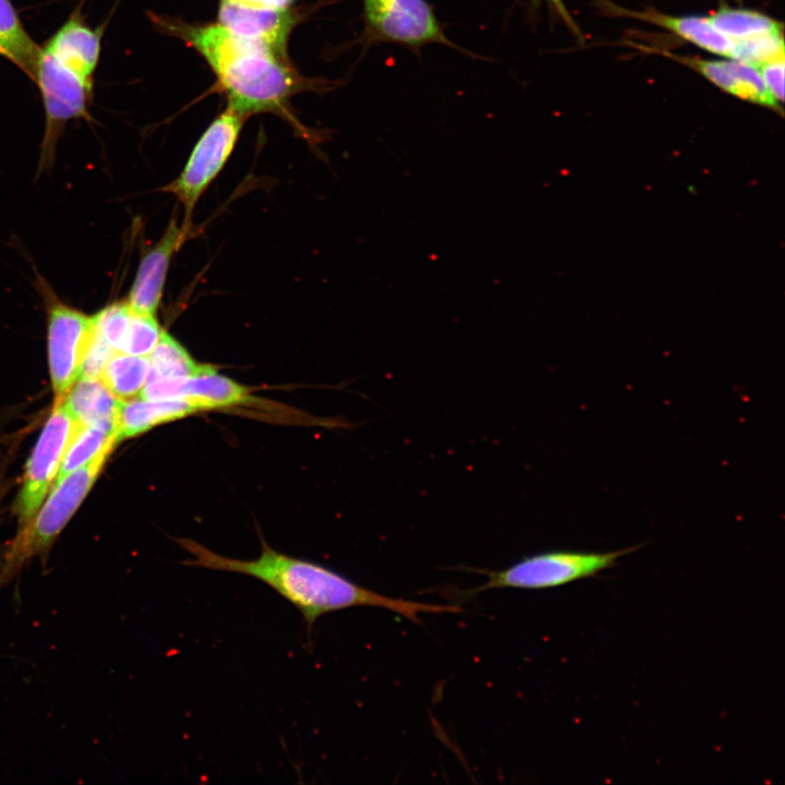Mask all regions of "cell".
Returning a JSON list of instances; mask_svg holds the SVG:
<instances>
[{"mask_svg": "<svg viewBox=\"0 0 785 785\" xmlns=\"http://www.w3.org/2000/svg\"><path fill=\"white\" fill-rule=\"evenodd\" d=\"M116 353L96 333L85 354L80 377L99 378L108 360Z\"/></svg>", "mask_w": 785, "mask_h": 785, "instance_id": "obj_25", "label": "cell"}, {"mask_svg": "<svg viewBox=\"0 0 785 785\" xmlns=\"http://www.w3.org/2000/svg\"><path fill=\"white\" fill-rule=\"evenodd\" d=\"M675 58L699 72L722 90L752 104L782 112V104L769 92L754 67L734 59Z\"/></svg>", "mask_w": 785, "mask_h": 785, "instance_id": "obj_12", "label": "cell"}, {"mask_svg": "<svg viewBox=\"0 0 785 785\" xmlns=\"http://www.w3.org/2000/svg\"><path fill=\"white\" fill-rule=\"evenodd\" d=\"M164 333L156 315L133 310L122 353L147 357Z\"/></svg>", "mask_w": 785, "mask_h": 785, "instance_id": "obj_24", "label": "cell"}, {"mask_svg": "<svg viewBox=\"0 0 785 785\" xmlns=\"http://www.w3.org/2000/svg\"><path fill=\"white\" fill-rule=\"evenodd\" d=\"M644 19L704 50L728 59H735L736 40L713 26L708 16H671L652 13L644 14Z\"/></svg>", "mask_w": 785, "mask_h": 785, "instance_id": "obj_17", "label": "cell"}, {"mask_svg": "<svg viewBox=\"0 0 785 785\" xmlns=\"http://www.w3.org/2000/svg\"><path fill=\"white\" fill-rule=\"evenodd\" d=\"M78 425L68 410L64 398L56 399L52 412L27 461L17 496L15 509L21 527L28 523L40 508Z\"/></svg>", "mask_w": 785, "mask_h": 785, "instance_id": "obj_8", "label": "cell"}, {"mask_svg": "<svg viewBox=\"0 0 785 785\" xmlns=\"http://www.w3.org/2000/svg\"><path fill=\"white\" fill-rule=\"evenodd\" d=\"M166 26L203 56L226 92L228 109L241 117L278 110L297 92L295 76L267 47L219 23Z\"/></svg>", "mask_w": 785, "mask_h": 785, "instance_id": "obj_2", "label": "cell"}, {"mask_svg": "<svg viewBox=\"0 0 785 785\" xmlns=\"http://www.w3.org/2000/svg\"><path fill=\"white\" fill-rule=\"evenodd\" d=\"M243 120V117L227 108L203 133L180 176L165 186L182 203L185 226L190 227L198 198L232 154Z\"/></svg>", "mask_w": 785, "mask_h": 785, "instance_id": "obj_7", "label": "cell"}, {"mask_svg": "<svg viewBox=\"0 0 785 785\" xmlns=\"http://www.w3.org/2000/svg\"><path fill=\"white\" fill-rule=\"evenodd\" d=\"M366 37L411 48L440 44L455 47L447 38L433 9L425 0H362Z\"/></svg>", "mask_w": 785, "mask_h": 785, "instance_id": "obj_9", "label": "cell"}, {"mask_svg": "<svg viewBox=\"0 0 785 785\" xmlns=\"http://www.w3.org/2000/svg\"><path fill=\"white\" fill-rule=\"evenodd\" d=\"M121 400L100 378L92 377H80L64 397L68 410L77 423L100 427L117 436Z\"/></svg>", "mask_w": 785, "mask_h": 785, "instance_id": "obj_14", "label": "cell"}, {"mask_svg": "<svg viewBox=\"0 0 785 785\" xmlns=\"http://www.w3.org/2000/svg\"><path fill=\"white\" fill-rule=\"evenodd\" d=\"M190 228L179 227L172 219L160 240L143 255L125 299L133 310L156 315L170 261L189 235Z\"/></svg>", "mask_w": 785, "mask_h": 785, "instance_id": "obj_11", "label": "cell"}, {"mask_svg": "<svg viewBox=\"0 0 785 785\" xmlns=\"http://www.w3.org/2000/svg\"><path fill=\"white\" fill-rule=\"evenodd\" d=\"M195 411L196 408L184 399L147 400L138 397L121 400L117 419L119 442Z\"/></svg>", "mask_w": 785, "mask_h": 785, "instance_id": "obj_16", "label": "cell"}, {"mask_svg": "<svg viewBox=\"0 0 785 785\" xmlns=\"http://www.w3.org/2000/svg\"><path fill=\"white\" fill-rule=\"evenodd\" d=\"M133 309L126 300L113 302L93 315L95 333L113 351L122 352Z\"/></svg>", "mask_w": 785, "mask_h": 785, "instance_id": "obj_23", "label": "cell"}, {"mask_svg": "<svg viewBox=\"0 0 785 785\" xmlns=\"http://www.w3.org/2000/svg\"><path fill=\"white\" fill-rule=\"evenodd\" d=\"M113 447H107L89 462L56 482L52 492L32 520L21 527L0 563V590L34 556H43L78 508L96 481Z\"/></svg>", "mask_w": 785, "mask_h": 785, "instance_id": "obj_3", "label": "cell"}, {"mask_svg": "<svg viewBox=\"0 0 785 785\" xmlns=\"http://www.w3.org/2000/svg\"><path fill=\"white\" fill-rule=\"evenodd\" d=\"M708 19L720 32L737 41L783 33L781 23L754 10L723 7Z\"/></svg>", "mask_w": 785, "mask_h": 785, "instance_id": "obj_19", "label": "cell"}, {"mask_svg": "<svg viewBox=\"0 0 785 785\" xmlns=\"http://www.w3.org/2000/svg\"><path fill=\"white\" fill-rule=\"evenodd\" d=\"M41 90L46 128L37 174L53 167L57 141L67 121L85 117L90 83L62 65L45 48L39 51L35 73Z\"/></svg>", "mask_w": 785, "mask_h": 785, "instance_id": "obj_6", "label": "cell"}, {"mask_svg": "<svg viewBox=\"0 0 785 785\" xmlns=\"http://www.w3.org/2000/svg\"><path fill=\"white\" fill-rule=\"evenodd\" d=\"M636 548L603 553L551 551L526 556L507 568L487 571V581L466 594L500 588L543 590L560 587L612 568L619 557Z\"/></svg>", "mask_w": 785, "mask_h": 785, "instance_id": "obj_4", "label": "cell"}, {"mask_svg": "<svg viewBox=\"0 0 785 785\" xmlns=\"http://www.w3.org/2000/svg\"><path fill=\"white\" fill-rule=\"evenodd\" d=\"M219 24L231 33L261 44L276 55L285 51L294 17L287 9L220 0Z\"/></svg>", "mask_w": 785, "mask_h": 785, "instance_id": "obj_10", "label": "cell"}, {"mask_svg": "<svg viewBox=\"0 0 785 785\" xmlns=\"http://www.w3.org/2000/svg\"><path fill=\"white\" fill-rule=\"evenodd\" d=\"M47 307L48 361L56 399L67 396L81 376L94 337L93 316L60 301L45 281L39 287Z\"/></svg>", "mask_w": 785, "mask_h": 785, "instance_id": "obj_5", "label": "cell"}, {"mask_svg": "<svg viewBox=\"0 0 785 785\" xmlns=\"http://www.w3.org/2000/svg\"><path fill=\"white\" fill-rule=\"evenodd\" d=\"M45 49L62 65L90 83L99 58L100 35L77 19H72L53 35Z\"/></svg>", "mask_w": 785, "mask_h": 785, "instance_id": "obj_13", "label": "cell"}, {"mask_svg": "<svg viewBox=\"0 0 785 785\" xmlns=\"http://www.w3.org/2000/svg\"><path fill=\"white\" fill-rule=\"evenodd\" d=\"M149 370L148 357L116 352L106 363L99 378L113 395L125 400L140 395Z\"/></svg>", "mask_w": 785, "mask_h": 785, "instance_id": "obj_18", "label": "cell"}, {"mask_svg": "<svg viewBox=\"0 0 785 785\" xmlns=\"http://www.w3.org/2000/svg\"><path fill=\"white\" fill-rule=\"evenodd\" d=\"M238 1H242L245 3L254 4V5L275 8V9H287V7L292 2V0H238Z\"/></svg>", "mask_w": 785, "mask_h": 785, "instance_id": "obj_28", "label": "cell"}, {"mask_svg": "<svg viewBox=\"0 0 785 785\" xmlns=\"http://www.w3.org/2000/svg\"><path fill=\"white\" fill-rule=\"evenodd\" d=\"M117 443L119 439L116 434L100 427L80 424L63 455L56 482L89 462L102 449L114 447Z\"/></svg>", "mask_w": 785, "mask_h": 785, "instance_id": "obj_21", "label": "cell"}, {"mask_svg": "<svg viewBox=\"0 0 785 785\" xmlns=\"http://www.w3.org/2000/svg\"><path fill=\"white\" fill-rule=\"evenodd\" d=\"M181 399L202 411L245 404L252 397L245 386L205 364L198 373L183 378Z\"/></svg>", "mask_w": 785, "mask_h": 785, "instance_id": "obj_15", "label": "cell"}, {"mask_svg": "<svg viewBox=\"0 0 785 785\" xmlns=\"http://www.w3.org/2000/svg\"><path fill=\"white\" fill-rule=\"evenodd\" d=\"M784 56H780L756 68L766 88L780 104L784 100Z\"/></svg>", "mask_w": 785, "mask_h": 785, "instance_id": "obj_26", "label": "cell"}, {"mask_svg": "<svg viewBox=\"0 0 785 785\" xmlns=\"http://www.w3.org/2000/svg\"><path fill=\"white\" fill-rule=\"evenodd\" d=\"M147 357L150 362L148 377H188L205 365L196 363L184 347L166 331Z\"/></svg>", "mask_w": 785, "mask_h": 785, "instance_id": "obj_22", "label": "cell"}, {"mask_svg": "<svg viewBox=\"0 0 785 785\" xmlns=\"http://www.w3.org/2000/svg\"><path fill=\"white\" fill-rule=\"evenodd\" d=\"M534 3H546L553 8L568 24H572V21L568 14L566 7L561 0H532Z\"/></svg>", "mask_w": 785, "mask_h": 785, "instance_id": "obj_27", "label": "cell"}, {"mask_svg": "<svg viewBox=\"0 0 785 785\" xmlns=\"http://www.w3.org/2000/svg\"><path fill=\"white\" fill-rule=\"evenodd\" d=\"M177 542L193 557L184 561L188 566L246 575L271 588L301 613L309 638L321 616L350 607H382L416 624L423 613L460 611L451 605L426 604L381 594L323 565L279 553L264 541L261 555L252 560L222 556L194 540L178 539Z\"/></svg>", "mask_w": 785, "mask_h": 785, "instance_id": "obj_1", "label": "cell"}, {"mask_svg": "<svg viewBox=\"0 0 785 785\" xmlns=\"http://www.w3.org/2000/svg\"><path fill=\"white\" fill-rule=\"evenodd\" d=\"M39 51L10 1L0 0V53L34 74Z\"/></svg>", "mask_w": 785, "mask_h": 785, "instance_id": "obj_20", "label": "cell"}]
</instances>
